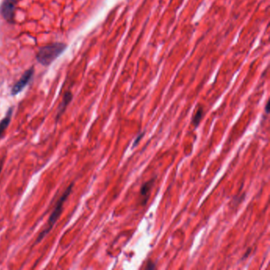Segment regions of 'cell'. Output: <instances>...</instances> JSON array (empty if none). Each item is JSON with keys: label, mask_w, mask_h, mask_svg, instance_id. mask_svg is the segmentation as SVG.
<instances>
[{"label": "cell", "mask_w": 270, "mask_h": 270, "mask_svg": "<svg viewBox=\"0 0 270 270\" xmlns=\"http://www.w3.org/2000/svg\"><path fill=\"white\" fill-rule=\"evenodd\" d=\"M67 49L64 43H53L39 49L37 54V60L43 66H49L60 57Z\"/></svg>", "instance_id": "obj_1"}, {"label": "cell", "mask_w": 270, "mask_h": 270, "mask_svg": "<svg viewBox=\"0 0 270 270\" xmlns=\"http://www.w3.org/2000/svg\"><path fill=\"white\" fill-rule=\"evenodd\" d=\"M73 185L74 183H71V185L67 187V189H66V191L63 193V195L61 196L60 198L59 201H58V202L57 203V205H56L55 209L53 210V213L51 214L50 217H49V222H48V224H47L46 228L40 234V236L37 238V242H41V240L44 239V237H45V236H47V234L49 233V232L51 231L54 224L57 223V219L60 217L61 211H62V210H63V205L64 204V202H65L67 197H69L70 194H71Z\"/></svg>", "instance_id": "obj_2"}, {"label": "cell", "mask_w": 270, "mask_h": 270, "mask_svg": "<svg viewBox=\"0 0 270 270\" xmlns=\"http://www.w3.org/2000/svg\"><path fill=\"white\" fill-rule=\"evenodd\" d=\"M18 0H3L0 7L2 18L9 23H14V12Z\"/></svg>", "instance_id": "obj_3"}, {"label": "cell", "mask_w": 270, "mask_h": 270, "mask_svg": "<svg viewBox=\"0 0 270 270\" xmlns=\"http://www.w3.org/2000/svg\"><path fill=\"white\" fill-rule=\"evenodd\" d=\"M33 73H34L33 68H30V69L26 71L19 81L17 82L16 84L13 87L12 90H11V94L12 95H17L18 93H20L28 85L29 83L31 81V79L33 78Z\"/></svg>", "instance_id": "obj_4"}, {"label": "cell", "mask_w": 270, "mask_h": 270, "mask_svg": "<svg viewBox=\"0 0 270 270\" xmlns=\"http://www.w3.org/2000/svg\"><path fill=\"white\" fill-rule=\"evenodd\" d=\"M72 100V93L71 92H67V93L64 94V97H63V102L60 104V106L59 108V111H58V114H57V119L58 120L60 117L63 114V112L65 111L66 108L68 106V104L71 102Z\"/></svg>", "instance_id": "obj_5"}, {"label": "cell", "mask_w": 270, "mask_h": 270, "mask_svg": "<svg viewBox=\"0 0 270 270\" xmlns=\"http://www.w3.org/2000/svg\"><path fill=\"white\" fill-rule=\"evenodd\" d=\"M13 114V108H10V110H8V112L6 114L5 118L1 120L0 122V137L3 134V132L6 130V128L8 127L9 124H10V120H11V117H12Z\"/></svg>", "instance_id": "obj_6"}, {"label": "cell", "mask_w": 270, "mask_h": 270, "mask_svg": "<svg viewBox=\"0 0 270 270\" xmlns=\"http://www.w3.org/2000/svg\"><path fill=\"white\" fill-rule=\"evenodd\" d=\"M154 179H151L150 181H149L143 185V186L141 187V189H140L141 195L146 196L149 193V190H150V188L152 186L153 183H154Z\"/></svg>", "instance_id": "obj_7"}, {"label": "cell", "mask_w": 270, "mask_h": 270, "mask_svg": "<svg viewBox=\"0 0 270 270\" xmlns=\"http://www.w3.org/2000/svg\"><path fill=\"white\" fill-rule=\"evenodd\" d=\"M204 110L203 108L200 107L198 110H197V113H196L195 115L193 117V123L196 127L198 126L199 124L200 121H201V118L203 116Z\"/></svg>", "instance_id": "obj_8"}, {"label": "cell", "mask_w": 270, "mask_h": 270, "mask_svg": "<svg viewBox=\"0 0 270 270\" xmlns=\"http://www.w3.org/2000/svg\"><path fill=\"white\" fill-rule=\"evenodd\" d=\"M144 132L143 133H141V134L140 135V136H138V139H136V140H135L134 145H133V148H134L135 146H136V145H137V143H139V141H140V140H141V138H142V136H144Z\"/></svg>", "instance_id": "obj_9"}, {"label": "cell", "mask_w": 270, "mask_h": 270, "mask_svg": "<svg viewBox=\"0 0 270 270\" xmlns=\"http://www.w3.org/2000/svg\"><path fill=\"white\" fill-rule=\"evenodd\" d=\"M155 268V266H154V265L153 264V263H151V262H149V264H148V266H147L146 269H148V270H153V269Z\"/></svg>", "instance_id": "obj_10"}, {"label": "cell", "mask_w": 270, "mask_h": 270, "mask_svg": "<svg viewBox=\"0 0 270 270\" xmlns=\"http://www.w3.org/2000/svg\"><path fill=\"white\" fill-rule=\"evenodd\" d=\"M266 113H267V114L269 113V102L267 103V106H266Z\"/></svg>", "instance_id": "obj_11"}, {"label": "cell", "mask_w": 270, "mask_h": 270, "mask_svg": "<svg viewBox=\"0 0 270 270\" xmlns=\"http://www.w3.org/2000/svg\"><path fill=\"white\" fill-rule=\"evenodd\" d=\"M2 165H3V163L2 162V163H0V173H1V171H2Z\"/></svg>", "instance_id": "obj_12"}]
</instances>
